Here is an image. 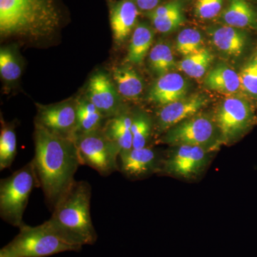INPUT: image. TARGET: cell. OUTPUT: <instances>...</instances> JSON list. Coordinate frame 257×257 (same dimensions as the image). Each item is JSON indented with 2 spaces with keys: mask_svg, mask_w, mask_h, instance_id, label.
Instances as JSON below:
<instances>
[{
  "mask_svg": "<svg viewBox=\"0 0 257 257\" xmlns=\"http://www.w3.org/2000/svg\"><path fill=\"white\" fill-rule=\"evenodd\" d=\"M214 120L221 143L237 141L256 123L254 105L249 99L241 96H230L221 101L216 109Z\"/></svg>",
  "mask_w": 257,
  "mask_h": 257,
  "instance_id": "cell-6",
  "label": "cell"
},
{
  "mask_svg": "<svg viewBox=\"0 0 257 257\" xmlns=\"http://www.w3.org/2000/svg\"><path fill=\"white\" fill-rule=\"evenodd\" d=\"M214 55L207 47L195 53L184 57L178 64L179 70L192 78H202L210 68Z\"/></svg>",
  "mask_w": 257,
  "mask_h": 257,
  "instance_id": "cell-25",
  "label": "cell"
},
{
  "mask_svg": "<svg viewBox=\"0 0 257 257\" xmlns=\"http://www.w3.org/2000/svg\"><path fill=\"white\" fill-rule=\"evenodd\" d=\"M204 37L199 30L187 28L177 35L176 49L184 57L202 50L204 47Z\"/></svg>",
  "mask_w": 257,
  "mask_h": 257,
  "instance_id": "cell-29",
  "label": "cell"
},
{
  "mask_svg": "<svg viewBox=\"0 0 257 257\" xmlns=\"http://www.w3.org/2000/svg\"><path fill=\"white\" fill-rule=\"evenodd\" d=\"M209 99L203 94H193L164 106L159 111L157 126L159 131H167L184 120L199 114L207 105Z\"/></svg>",
  "mask_w": 257,
  "mask_h": 257,
  "instance_id": "cell-11",
  "label": "cell"
},
{
  "mask_svg": "<svg viewBox=\"0 0 257 257\" xmlns=\"http://www.w3.org/2000/svg\"><path fill=\"white\" fill-rule=\"evenodd\" d=\"M106 119L90 101L87 99H79L77 101V126L74 138L102 130Z\"/></svg>",
  "mask_w": 257,
  "mask_h": 257,
  "instance_id": "cell-23",
  "label": "cell"
},
{
  "mask_svg": "<svg viewBox=\"0 0 257 257\" xmlns=\"http://www.w3.org/2000/svg\"><path fill=\"white\" fill-rule=\"evenodd\" d=\"M112 76L120 96L125 99H136L143 94V79L131 66L126 64L114 67Z\"/></svg>",
  "mask_w": 257,
  "mask_h": 257,
  "instance_id": "cell-22",
  "label": "cell"
},
{
  "mask_svg": "<svg viewBox=\"0 0 257 257\" xmlns=\"http://www.w3.org/2000/svg\"><path fill=\"white\" fill-rule=\"evenodd\" d=\"M252 1L255 2V3H257V0H252Z\"/></svg>",
  "mask_w": 257,
  "mask_h": 257,
  "instance_id": "cell-33",
  "label": "cell"
},
{
  "mask_svg": "<svg viewBox=\"0 0 257 257\" xmlns=\"http://www.w3.org/2000/svg\"><path fill=\"white\" fill-rule=\"evenodd\" d=\"M0 74L8 82L18 80L22 74V67L15 52L10 48L0 50Z\"/></svg>",
  "mask_w": 257,
  "mask_h": 257,
  "instance_id": "cell-30",
  "label": "cell"
},
{
  "mask_svg": "<svg viewBox=\"0 0 257 257\" xmlns=\"http://www.w3.org/2000/svg\"><path fill=\"white\" fill-rule=\"evenodd\" d=\"M119 96L114 84L106 74L99 72L91 77L88 84L87 99L106 119L122 111Z\"/></svg>",
  "mask_w": 257,
  "mask_h": 257,
  "instance_id": "cell-13",
  "label": "cell"
},
{
  "mask_svg": "<svg viewBox=\"0 0 257 257\" xmlns=\"http://www.w3.org/2000/svg\"><path fill=\"white\" fill-rule=\"evenodd\" d=\"M239 74L241 90L257 102V47L243 64Z\"/></svg>",
  "mask_w": 257,
  "mask_h": 257,
  "instance_id": "cell-27",
  "label": "cell"
},
{
  "mask_svg": "<svg viewBox=\"0 0 257 257\" xmlns=\"http://www.w3.org/2000/svg\"><path fill=\"white\" fill-rule=\"evenodd\" d=\"M189 89L187 79L182 74L172 72L158 77L150 89L148 98L154 104L164 106L185 97Z\"/></svg>",
  "mask_w": 257,
  "mask_h": 257,
  "instance_id": "cell-15",
  "label": "cell"
},
{
  "mask_svg": "<svg viewBox=\"0 0 257 257\" xmlns=\"http://www.w3.org/2000/svg\"><path fill=\"white\" fill-rule=\"evenodd\" d=\"M77 101L67 100L51 105H37L35 124L61 137L74 140L77 126Z\"/></svg>",
  "mask_w": 257,
  "mask_h": 257,
  "instance_id": "cell-9",
  "label": "cell"
},
{
  "mask_svg": "<svg viewBox=\"0 0 257 257\" xmlns=\"http://www.w3.org/2000/svg\"><path fill=\"white\" fill-rule=\"evenodd\" d=\"M139 8L133 0H120L111 6L110 23L114 41L121 45L136 28Z\"/></svg>",
  "mask_w": 257,
  "mask_h": 257,
  "instance_id": "cell-16",
  "label": "cell"
},
{
  "mask_svg": "<svg viewBox=\"0 0 257 257\" xmlns=\"http://www.w3.org/2000/svg\"><path fill=\"white\" fill-rule=\"evenodd\" d=\"M154 28L160 33L175 32L185 23L184 5L181 0H171L147 13Z\"/></svg>",
  "mask_w": 257,
  "mask_h": 257,
  "instance_id": "cell-18",
  "label": "cell"
},
{
  "mask_svg": "<svg viewBox=\"0 0 257 257\" xmlns=\"http://www.w3.org/2000/svg\"><path fill=\"white\" fill-rule=\"evenodd\" d=\"M60 23L55 0H0L2 37L41 40L53 35Z\"/></svg>",
  "mask_w": 257,
  "mask_h": 257,
  "instance_id": "cell-3",
  "label": "cell"
},
{
  "mask_svg": "<svg viewBox=\"0 0 257 257\" xmlns=\"http://www.w3.org/2000/svg\"><path fill=\"white\" fill-rule=\"evenodd\" d=\"M207 33L216 50L231 60L242 57L249 45L248 30L220 25L209 27Z\"/></svg>",
  "mask_w": 257,
  "mask_h": 257,
  "instance_id": "cell-12",
  "label": "cell"
},
{
  "mask_svg": "<svg viewBox=\"0 0 257 257\" xmlns=\"http://www.w3.org/2000/svg\"><path fill=\"white\" fill-rule=\"evenodd\" d=\"M35 187H40L33 162L0 181V216L8 224L20 228L24 212Z\"/></svg>",
  "mask_w": 257,
  "mask_h": 257,
  "instance_id": "cell-4",
  "label": "cell"
},
{
  "mask_svg": "<svg viewBox=\"0 0 257 257\" xmlns=\"http://www.w3.org/2000/svg\"><path fill=\"white\" fill-rule=\"evenodd\" d=\"M119 170L128 178L140 179L156 172L158 157L150 147L131 149L119 154Z\"/></svg>",
  "mask_w": 257,
  "mask_h": 257,
  "instance_id": "cell-14",
  "label": "cell"
},
{
  "mask_svg": "<svg viewBox=\"0 0 257 257\" xmlns=\"http://www.w3.org/2000/svg\"><path fill=\"white\" fill-rule=\"evenodd\" d=\"M223 5L224 0H197L194 13L198 18L211 20L221 14Z\"/></svg>",
  "mask_w": 257,
  "mask_h": 257,
  "instance_id": "cell-31",
  "label": "cell"
},
{
  "mask_svg": "<svg viewBox=\"0 0 257 257\" xmlns=\"http://www.w3.org/2000/svg\"><path fill=\"white\" fill-rule=\"evenodd\" d=\"M164 142L172 146L200 147L210 151L221 144L215 120L197 114L167 130Z\"/></svg>",
  "mask_w": 257,
  "mask_h": 257,
  "instance_id": "cell-8",
  "label": "cell"
},
{
  "mask_svg": "<svg viewBox=\"0 0 257 257\" xmlns=\"http://www.w3.org/2000/svg\"><path fill=\"white\" fill-rule=\"evenodd\" d=\"M132 134L133 148L147 147L152 133L151 118L145 112H138L132 115Z\"/></svg>",
  "mask_w": 257,
  "mask_h": 257,
  "instance_id": "cell-28",
  "label": "cell"
},
{
  "mask_svg": "<svg viewBox=\"0 0 257 257\" xmlns=\"http://www.w3.org/2000/svg\"><path fill=\"white\" fill-rule=\"evenodd\" d=\"M20 232L0 251V257H47L64 251H77L42 224L30 226L25 223Z\"/></svg>",
  "mask_w": 257,
  "mask_h": 257,
  "instance_id": "cell-5",
  "label": "cell"
},
{
  "mask_svg": "<svg viewBox=\"0 0 257 257\" xmlns=\"http://www.w3.org/2000/svg\"><path fill=\"white\" fill-rule=\"evenodd\" d=\"M219 20L221 25L257 32V8L248 0H228Z\"/></svg>",
  "mask_w": 257,
  "mask_h": 257,
  "instance_id": "cell-17",
  "label": "cell"
},
{
  "mask_svg": "<svg viewBox=\"0 0 257 257\" xmlns=\"http://www.w3.org/2000/svg\"><path fill=\"white\" fill-rule=\"evenodd\" d=\"M155 39V32L150 25L140 23L132 34L128 45L126 62L134 64H143L150 53Z\"/></svg>",
  "mask_w": 257,
  "mask_h": 257,
  "instance_id": "cell-21",
  "label": "cell"
},
{
  "mask_svg": "<svg viewBox=\"0 0 257 257\" xmlns=\"http://www.w3.org/2000/svg\"><path fill=\"white\" fill-rule=\"evenodd\" d=\"M92 188L84 181L74 182L44 224L77 251L84 245H92L97 234L90 214Z\"/></svg>",
  "mask_w": 257,
  "mask_h": 257,
  "instance_id": "cell-2",
  "label": "cell"
},
{
  "mask_svg": "<svg viewBox=\"0 0 257 257\" xmlns=\"http://www.w3.org/2000/svg\"><path fill=\"white\" fill-rule=\"evenodd\" d=\"M34 167L39 186L47 206L56 205L75 182L74 175L81 166L74 140L61 138L35 124Z\"/></svg>",
  "mask_w": 257,
  "mask_h": 257,
  "instance_id": "cell-1",
  "label": "cell"
},
{
  "mask_svg": "<svg viewBox=\"0 0 257 257\" xmlns=\"http://www.w3.org/2000/svg\"><path fill=\"white\" fill-rule=\"evenodd\" d=\"M81 165L88 166L103 177L119 170L117 158L121 150L106 138L102 130L78 135L74 139Z\"/></svg>",
  "mask_w": 257,
  "mask_h": 257,
  "instance_id": "cell-7",
  "label": "cell"
},
{
  "mask_svg": "<svg viewBox=\"0 0 257 257\" xmlns=\"http://www.w3.org/2000/svg\"><path fill=\"white\" fill-rule=\"evenodd\" d=\"M132 114L122 110L119 114L109 118L102 128L106 138L116 144L121 152L133 149Z\"/></svg>",
  "mask_w": 257,
  "mask_h": 257,
  "instance_id": "cell-20",
  "label": "cell"
},
{
  "mask_svg": "<svg viewBox=\"0 0 257 257\" xmlns=\"http://www.w3.org/2000/svg\"><path fill=\"white\" fill-rule=\"evenodd\" d=\"M148 64L152 72L158 77L173 72L177 64L170 44L160 42L152 47L148 55Z\"/></svg>",
  "mask_w": 257,
  "mask_h": 257,
  "instance_id": "cell-24",
  "label": "cell"
},
{
  "mask_svg": "<svg viewBox=\"0 0 257 257\" xmlns=\"http://www.w3.org/2000/svg\"><path fill=\"white\" fill-rule=\"evenodd\" d=\"M204 82L208 89L223 94H236L241 89L239 73L224 63L216 64L211 69Z\"/></svg>",
  "mask_w": 257,
  "mask_h": 257,
  "instance_id": "cell-19",
  "label": "cell"
},
{
  "mask_svg": "<svg viewBox=\"0 0 257 257\" xmlns=\"http://www.w3.org/2000/svg\"><path fill=\"white\" fill-rule=\"evenodd\" d=\"M209 150L200 147L182 145L171 154L166 160L165 169L167 173L189 178L198 175L207 165Z\"/></svg>",
  "mask_w": 257,
  "mask_h": 257,
  "instance_id": "cell-10",
  "label": "cell"
},
{
  "mask_svg": "<svg viewBox=\"0 0 257 257\" xmlns=\"http://www.w3.org/2000/svg\"><path fill=\"white\" fill-rule=\"evenodd\" d=\"M17 155L15 125L3 123L0 134V170L10 168Z\"/></svg>",
  "mask_w": 257,
  "mask_h": 257,
  "instance_id": "cell-26",
  "label": "cell"
},
{
  "mask_svg": "<svg viewBox=\"0 0 257 257\" xmlns=\"http://www.w3.org/2000/svg\"><path fill=\"white\" fill-rule=\"evenodd\" d=\"M139 10L150 12L160 6L162 0H133Z\"/></svg>",
  "mask_w": 257,
  "mask_h": 257,
  "instance_id": "cell-32",
  "label": "cell"
}]
</instances>
